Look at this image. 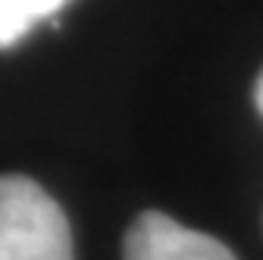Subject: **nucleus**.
Instances as JSON below:
<instances>
[{
  "label": "nucleus",
  "mask_w": 263,
  "mask_h": 260,
  "mask_svg": "<svg viewBox=\"0 0 263 260\" xmlns=\"http://www.w3.org/2000/svg\"><path fill=\"white\" fill-rule=\"evenodd\" d=\"M72 0H0V50L16 47L35 25L53 19Z\"/></svg>",
  "instance_id": "3"
},
{
  "label": "nucleus",
  "mask_w": 263,
  "mask_h": 260,
  "mask_svg": "<svg viewBox=\"0 0 263 260\" xmlns=\"http://www.w3.org/2000/svg\"><path fill=\"white\" fill-rule=\"evenodd\" d=\"M254 97H257V110L263 113V76H260V82H257V94H254Z\"/></svg>",
  "instance_id": "4"
},
{
  "label": "nucleus",
  "mask_w": 263,
  "mask_h": 260,
  "mask_svg": "<svg viewBox=\"0 0 263 260\" xmlns=\"http://www.w3.org/2000/svg\"><path fill=\"white\" fill-rule=\"evenodd\" d=\"M125 260H235L222 242L176 222L166 213H141L125 235Z\"/></svg>",
  "instance_id": "2"
},
{
  "label": "nucleus",
  "mask_w": 263,
  "mask_h": 260,
  "mask_svg": "<svg viewBox=\"0 0 263 260\" xmlns=\"http://www.w3.org/2000/svg\"><path fill=\"white\" fill-rule=\"evenodd\" d=\"M0 260H72L69 219L28 176H0Z\"/></svg>",
  "instance_id": "1"
}]
</instances>
